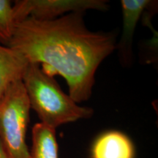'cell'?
Segmentation results:
<instances>
[{"instance_id": "cell-6", "label": "cell", "mask_w": 158, "mask_h": 158, "mask_svg": "<svg viewBox=\"0 0 158 158\" xmlns=\"http://www.w3.org/2000/svg\"><path fill=\"white\" fill-rule=\"evenodd\" d=\"M130 138L118 131H109L99 137L92 149V158H134Z\"/></svg>"}, {"instance_id": "cell-3", "label": "cell", "mask_w": 158, "mask_h": 158, "mask_svg": "<svg viewBox=\"0 0 158 158\" xmlns=\"http://www.w3.org/2000/svg\"><path fill=\"white\" fill-rule=\"evenodd\" d=\"M30 108L22 80L12 82L0 99V142L7 158H30L26 142Z\"/></svg>"}, {"instance_id": "cell-7", "label": "cell", "mask_w": 158, "mask_h": 158, "mask_svg": "<svg viewBox=\"0 0 158 158\" xmlns=\"http://www.w3.org/2000/svg\"><path fill=\"white\" fill-rule=\"evenodd\" d=\"M27 64L21 54L0 45V99L12 82L22 78Z\"/></svg>"}, {"instance_id": "cell-8", "label": "cell", "mask_w": 158, "mask_h": 158, "mask_svg": "<svg viewBox=\"0 0 158 158\" xmlns=\"http://www.w3.org/2000/svg\"><path fill=\"white\" fill-rule=\"evenodd\" d=\"M55 130L41 122L35 124L31 132L30 158H58Z\"/></svg>"}, {"instance_id": "cell-9", "label": "cell", "mask_w": 158, "mask_h": 158, "mask_svg": "<svg viewBox=\"0 0 158 158\" xmlns=\"http://www.w3.org/2000/svg\"><path fill=\"white\" fill-rule=\"evenodd\" d=\"M15 22L10 1L0 0V42L7 44L11 38Z\"/></svg>"}, {"instance_id": "cell-1", "label": "cell", "mask_w": 158, "mask_h": 158, "mask_svg": "<svg viewBox=\"0 0 158 158\" xmlns=\"http://www.w3.org/2000/svg\"><path fill=\"white\" fill-rule=\"evenodd\" d=\"M83 15L72 13L49 21L27 18L15 23L6 44L28 63L42 64L50 76H62L77 103L90 98L97 69L116 48L113 33L89 30Z\"/></svg>"}, {"instance_id": "cell-2", "label": "cell", "mask_w": 158, "mask_h": 158, "mask_svg": "<svg viewBox=\"0 0 158 158\" xmlns=\"http://www.w3.org/2000/svg\"><path fill=\"white\" fill-rule=\"evenodd\" d=\"M21 80L30 108L35 110L41 123L48 127L56 129L62 124L89 118L93 114L92 108L79 106L65 94L53 76L38 64L28 63Z\"/></svg>"}, {"instance_id": "cell-10", "label": "cell", "mask_w": 158, "mask_h": 158, "mask_svg": "<svg viewBox=\"0 0 158 158\" xmlns=\"http://www.w3.org/2000/svg\"><path fill=\"white\" fill-rule=\"evenodd\" d=\"M0 158H7L5 151H4L2 146L1 142H0Z\"/></svg>"}, {"instance_id": "cell-4", "label": "cell", "mask_w": 158, "mask_h": 158, "mask_svg": "<svg viewBox=\"0 0 158 158\" xmlns=\"http://www.w3.org/2000/svg\"><path fill=\"white\" fill-rule=\"evenodd\" d=\"M104 0H19L13 6L15 23L27 18L49 21L72 13H84L87 10H107Z\"/></svg>"}, {"instance_id": "cell-5", "label": "cell", "mask_w": 158, "mask_h": 158, "mask_svg": "<svg viewBox=\"0 0 158 158\" xmlns=\"http://www.w3.org/2000/svg\"><path fill=\"white\" fill-rule=\"evenodd\" d=\"M151 2L149 0H122L123 29L118 43L119 56L122 62L128 64L132 61V46L136 25L144 10Z\"/></svg>"}]
</instances>
